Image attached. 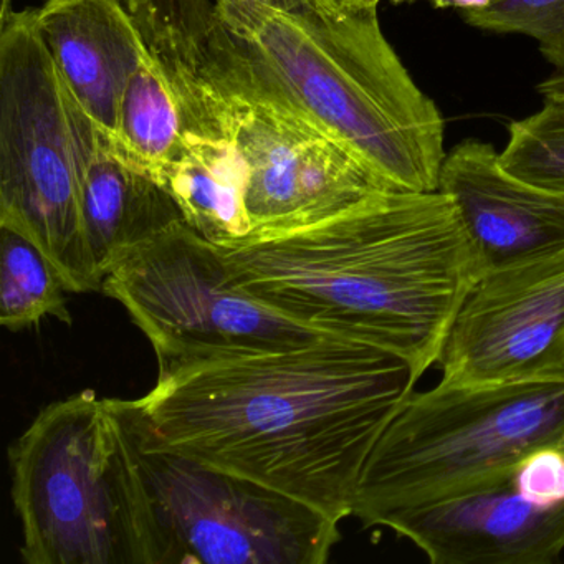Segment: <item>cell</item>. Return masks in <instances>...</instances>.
<instances>
[{"mask_svg": "<svg viewBox=\"0 0 564 564\" xmlns=\"http://www.w3.org/2000/svg\"><path fill=\"white\" fill-rule=\"evenodd\" d=\"M417 382L395 352L323 335L299 348L183 366L121 404L148 444L259 481L341 523L372 448Z\"/></svg>", "mask_w": 564, "mask_h": 564, "instance_id": "obj_1", "label": "cell"}, {"mask_svg": "<svg viewBox=\"0 0 564 564\" xmlns=\"http://www.w3.org/2000/svg\"><path fill=\"white\" fill-rule=\"evenodd\" d=\"M438 366L442 384L557 378L564 368V247L488 270L465 300Z\"/></svg>", "mask_w": 564, "mask_h": 564, "instance_id": "obj_10", "label": "cell"}, {"mask_svg": "<svg viewBox=\"0 0 564 564\" xmlns=\"http://www.w3.org/2000/svg\"><path fill=\"white\" fill-rule=\"evenodd\" d=\"M564 448V379L437 382L414 392L372 448L351 517L366 528L510 480L536 448Z\"/></svg>", "mask_w": 564, "mask_h": 564, "instance_id": "obj_5", "label": "cell"}, {"mask_svg": "<svg viewBox=\"0 0 564 564\" xmlns=\"http://www.w3.org/2000/svg\"><path fill=\"white\" fill-rule=\"evenodd\" d=\"M538 94L544 101L564 104V70H556L550 77L544 78L536 87Z\"/></svg>", "mask_w": 564, "mask_h": 564, "instance_id": "obj_22", "label": "cell"}, {"mask_svg": "<svg viewBox=\"0 0 564 564\" xmlns=\"http://www.w3.org/2000/svg\"><path fill=\"white\" fill-rule=\"evenodd\" d=\"M511 484L540 507L564 503V448L547 445L528 454L514 468Z\"/></svg>", "mask_w": 564, "mask_h": 564, "instance_id": "obj_20", "label": "cell"}, {"mask_svg": "<svg viewBox=\"0 0 564 564\" xmlns=\"http://www.w3.org/2000/svg\"><path fill=\"white\" fill-rule=\"evenodd\" d=\"M167 72L180 91L187 131L223 134L242 158L249 240L302 229L389 189L315 128L209 68Z\"/></svg>", "mask_w": 564, "mask_h": 564, "instance_id": "obj_9", "label": "cell"}, {"mask_svg": "<svg viewBox=\"0 0 564 564\" xmlns=\"http://www.w3.org/2000/svg\"><path fill=\"white\" fill-rule=\"evenodd\" d=\"M392 4H412V2H417V0H391ZM432 4H434L435 0H431Z\"/></svg>", "mask_w": 564, "mask_h": 564, "instance_id": "obj_26", "label": "cell"}, {"mask_svg": "<svg viewBox=\"0 0 564 564\" xmlns=\"http://www.w3.org/2000/svg\"><path fill=\"white\" fill-rule=\"evenodd\" d=\"M341 11H375L381 4V0H335Z\"/></svg>", "mask_w": 564, "mask_h": 564, "instance_id": "obj_24", "label": "cell"}, {"mask_svg": "<svg viewBox=\"0 0 564 564\" xmlns=\"http://www.w3.org/2000/svg\"><path fill=\"white\" fill-rule=\"evenodd\" d=\"M491 0H435L434 6L438 9L455 8L460 11H468V9L487 8Z\"/></svg>", "mask_w": 564, "mask_h": 564, "instance_id": "obj_23", "label": "cell"}, {"mask_svg": "<svg viewBox=\"0 0 564 564\" xmlns=\"http://www.w3.org/2000/svg\"><path fill=\"white\" fill-rule=\"evenodd\" d=\"M557 378H563L564 379V368L561 369V372H560V375H557Z\"/></svg>", "mask_w": 564, "mask_h": 564, "instance_id": "obj_27", "label": "cell"}, {"mask_svg": "<svg viewBox=\"0 0 564 564\" xmlns=\"http://www.w3.org/2000/svg\"><path fill=\"white\" fill-rule=\"evenodd\" d=\"M500 160L514 176L564 193V104L544 101L538 113L513 121Z\"/></svg>", "mask_w": 564, "mask_h": 564, "instance_id": "obj_18", "label": "cell"}, {"mask_svg": "<svg viewBox=\"0 0 564 564\" xmlns=\"http://www.w3.org/2000/svg\"><path fill=\"white\" fill-rule=\"evenodd\" d=\"M163 187L184 223L209 242L232 249L252 236L246 166L232 141L223 134L187 131Z\"/></svg>", "mask_w": 564, "mask_h": 564, "instance_id": "obj_15", "label": "cell"}, {"mask_svg": "<svg viewBox=\"0 0 564 564\" xmlns=\"http://www.w3.org/2000/svg\"><path fill=\"white\" fill-rule=\"evenodd\" d=\"M34 22L72 97L113 138L128 84L153 54L123 0H44Z\"/></svg>", "mask_w": 564, "mask_h": 564, "instance_id": "obj_13", "label": "cell"}, {"mask_svg": "<svg viewBox=\"0 0 564 564\" xmlns=\"http://www.w3.org/2000/svg\"><path fill=\"white\" fill-rule=\"evenodd\" d=\"M28 564H156L153 517L120 399L77 392L9 447Z\"/></svg>", "mask_w": 564, "mask_h": 564, "instance_id": "obj_4", "label": "cell"}, {"mask_svg": "<svg viewBox=\"0 0 564 564\" xmlns=\"http://www.w3.org/2000/svg\"><path fill=\"white\" fill-rule=\"evenodd\" d=\"M0 325L22 332L42 319L72 325L67 286L57 267L28 237L0 227Z\"/></svg>", "mask_w": 564, "mask_h": 564, "instance_id": "obj_17", "label": "cell"}, {"mask_svg": "<svg viewBox=\"0 0 564 564\" xmlns=\"http://www.w3.org/2000/svg\"><path fill=\"white\" fill-rule=\"evenodd\" d=\"M462 18L480 31L533 39L541 55L564 70V0H491L487 8L462 11Z\"/></svg>", "mask_w": 564, "mask_h": 564, "instance_id": "obj_19", "label": "cell"}, {"mask_svg": "<svg viewBox=\"0 0 564 564\" xmlns=\"http://www.w3.org/2000/svg\"><path fill=\"white\" fill-rule=\"evenodd\" d=\"M74 121L84 167L85 239L104 283L108 273L184 219L173 196L153 177L127 163L115 148L113 138L75 98Z\"/></svg>", "mask_w": 564, "mask_h": 564, "instance_id": "obj_14", "label": "cell"}, {"mask_svg": "<svg viewBox=\"0 0 564 564\" xmlns=\"http://www.w3.org/2000/svg\"><path fill=\"white\" fill-rule=\"evenodd\" d=\"M101 292L121 303L150 339L158 376L207 359L299 348L333 335L239 289L223 247L184 220L108 273Z\"/></svg>", "mask_w": 564, "mask_h": 564, "instance_id": "obj_7", "label": "cell"}, {"mask_svg": "<svg viewBox=\"0 0 564 564\" xmlns=\"http://www.w3.org/2000/svg\"><path fill=\"white\" fill-rule=\"evenodd\" d=\"M11 12H14V4H12V0H0V22L8 19Z\"/></svg>", "mask_w": 564, "mask_h": 564, "instance_id": "obj_25", "label": "cell"}, {"mask_svg": "<svg viewBox=\"0 0 564 564\" xmlns=\"http://www.w3.org/2000/svg\"><path fill=\"white\" fill-rule=\"evenodd\" d=\"M82 154L74 98L34 22H0V227L52 260L72 293L101 292L82 217Z\"/></svg>", "mask_w": 564, "mask_h": 564, "instance_id": "obj_6", "label": "cell"}, {"mask_svg": "<svg viewBox=\"0 0 564 564\" xmlns=\"http://www.w3.org/2000/svg\"><path fill=\"white\" fill-rule=\"evenodd\" d=\"M384 528L434 564H550L564 553V503L540 507L511 478L399 514Z\"/></svg>", "mask_w": 564, "mask_h": 564, "instance_id": "obj_11", "label": "cell"}, {"mask_svg": "<svg viewBox=\"0 0 564 564\" xmlns=\"http://www.w3.org/2000/svg\"><path fill=\"white\" fill-rule=\"evenodd\" d=\"M124 421L150 500L156 564H323L341 540L339 521L312 505L154 447Z\"/></svg>", "mask_w": 564, "mask_h": 564, "instance_id": "obj_8", "label": "cell"}, {"mask_svg": "<svg viewBox=\"0 0 564 564\" xmlns=\"http://www.w3.org/2000/svg\"><path fill=\"white\" fill-rule=\"evenodd\" d=\"M348 151L389 189L438 191L445 123L375 11L285 14L216 2L199 64Z\"/></svg>", "mask_w": 564, "mask_h": 564, "instance_id": "obj_3", "label": "cell"}, {"mask_svg": "<svg viewBox=\"0 0 564 564\" xmlns=\"http://www.w3.org/2000/svg\"><path fill=\"white\" fill-rule=\"evenodd\" d=\"M252 2L273 11L285 12V14L341 11L335 0H252Z\"/></svg>", "mask_w": 564, "mask_h": 564, "instance_id": "obj_21", "label": "cell"}, {"mask_svg": "<svg viewBox=\"0 0 564 564\" xmlns=\"http://www.w3.org/2000/svg\"><path fill=\"white\" fill-rule=\"evenodd\" d=\"M216 2H227V0H216Z\"/></svg>", "mask_w": 564, "mask_h": 564, "instance_id": "obj_28", "label": "cell"}, {"mask_svg": "<svg viewBox=\"0 0 564 564\" xmlns=\"http://www.w3.org/2000/svg\"><path fill=\"white\" fill-rule=\"evenodd\" d=\"M186 137V113L180 91L163 62L151 54L124 91L115 148L127 163L163 186Z\"/></svg>", "mask_w": 564, "mask_h": 564, "instance_id": "obj_16", "label": "cell"}, {"mask_svg": "<svg viewBox=\"0 0 564 564\" xmlns=\"http://www.w3.org/2000/svg\"><path fill=\"white\" fill-rule=\"evenodd\" d=\"M234 283L275 312L395 352L415 378L441 361L485 275L447 194L384 189L302 229L224 249Z\"/></svg>", "mask_w": 564, "mask_h": 564, "instance_id": "obj_2", "label": "cell"}, {"mask_svg": "<svg viewBox=\"0 0 564 564\" xmlns=\"http://www.w3.org/2000/svg\"><path fill=\"white\" fill-rule=\"evenodd\" d=\"M438 191L454 200L485 272L564 247V193L514 176L491 144H457L442 164Z\"/></svg>", "mask_w": 564, "mask_h": 564, "instance_id": "obj_12", "label": "cell"}]
</instances>
